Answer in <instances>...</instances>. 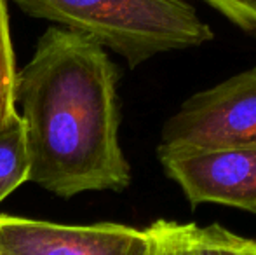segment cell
I'll list each match as a JSON object with an SVG mask.
<instances>
[{
  "label": "cell",
  "instance_id": "6da1fadb",
  "mask_svg": "<svg viewBox=\"0 0 256 255\" xmlns=\"http://www.w3.org/2000/svg\"><path fill=\"white\" fill-rule=\"evenodd\" d=\"M117 68L104 48L64 28H48L16 74L30 175L60 197L124 191L131 170L118 143Z\"/></svg>",
  "mask_w": 256,
  "mask_h": 255
},
{
  "label": "cell",
  "instance_id": "7a4b0ae2",
  "mask_svg": "<svg viewBox=\"0 0 256 255\" xmlns=\"http://www.w3.org/2000/svg\"><path fill=\"white\" fill-rule=\"evenodd\" d=\"M24 14L89 37L136 68L155 55L196 48L212 32L183 0H12Z\"/></svg>",
  "mask_w": 256,
  "mask_h": 255
},
{
  "label": "cell",
  "instance_id": "3957f363",
  "mask_svg": "<svg viewBox=\"0 0 256 255\" xmlns=\"http://www.w3.org/2000/svg\"><path fill=\"white\" fill-rule=\"evenodd\" d=\"M256 150V67L196 93L166 121L157 157Z\"/></svg>",
  "mask_w": 256,
  "mask_h": 255
},
{
  "label": "cell",
  "instance_id": "277c9868",
  "mask_svg": "<svg viewBox=\"0 0 256 255\" xmlns=\"http://www.w3.org/2000/svg\"><path fill=\"white\" fill-rule=\"evenodd\" d=\"M0 255H150L145 229L100 222L63 225L0 215Z\"/></svg>",
  "mask_w": 256,
  "mask_h": 255
},
{
  "label": "cell",
  "instance_id": "5b68a950",
  "mask_svg": "<svg viewBox=\"0 0 256 255\" xmlns=\"http://www.w3.org/2000/svg\"><path fill=\"white\" fill-rule=\"evenodd\" d=\"M158 161L192 206L214 203L256 215V150H209Z\"/></svg>",
  "mask_w": 256,
  "mask_h": 255
},
{
  "label": "cell",
  "instance_id": "8992f818",
  "mask_svg": "<svg viewBox=\"0 0 256 255\" xmlns=\"http://www.w3.org/2000/svg\"><path fill=\"white\" fill-rule=\"evenodd\" d=\"M180 255H256V239L244 238L223 225L176 222Z\"/></svg>",
  "mask_w": 256,
  "mask_h": 255
},
{
  "label": "cell",
  "instance_id": "52a82bcc",
  "mask_svg": "<svg viewBox=\"0 0 256 255\" xmlns=\"http://www.w3.org/2000/svg\"><path fill=\"white\" fill-rule=\"evenodd\" d=\"M28 159L24 128L20 114L0 126V203L12 194L21 184L28 182Z\"/></svg>",
  "mask_w": 256,
  "mask_h": 255
},
{
  "label": "cell",
  "instance_id": "ba28073f",
  "mask_svg": "<svg viewBox=\"0 0 256 255\" xmlns=\"http://www.w3.org/2000/svg\"><path fill=\"white\" fill-rule=\"evenodd\" d=\"M16 74L7 0H0V126L7 124L18 116Z\"/></svg>",
  "mask_w": 256,
  "mask_h": 255
},
{
  "label": "cell",
  "instance_id": "9c48e42d",
  "mask_svg": "<svg viewBox=\"0 0 256 255\" xmlns=\"http://www.w3.org/2000/svg\"><path fill=\"white\" fill-rule=\"evenodd\" d=\"M242 32L256 37V0H204Z\"/></svg>",
  "mask_w": 256,
  "mask_h": 255
},
{
  "label": "cell",
  "instance_id": "30bf717a",
  "mask_svg": "<svg viewBox=\"0 0 256 255\" xmlns=\"http://www.w3.org/2000/svg\"><path fill=\"white\" fill-rule=\"evenodd\" d=\"M145 231L150 239V255H180L174 220L158 218Z\"/></svg>",
  "mask_w": 256,
  "mask_h": 255
}]
</instances>
